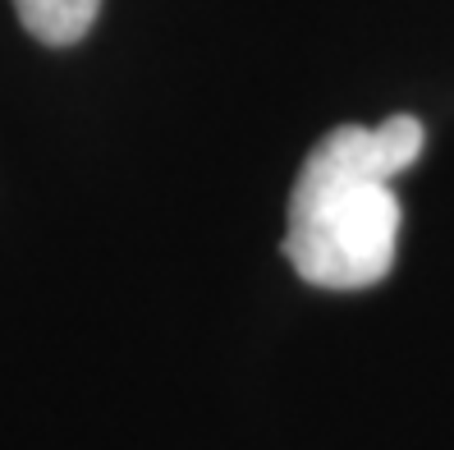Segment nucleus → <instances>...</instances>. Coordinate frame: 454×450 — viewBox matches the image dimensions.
I'll use <instances>...</instances> for the list:
<instances>
[{
    "label": "nucleus",
    "instance_id": "obj_1",
    "mask_svg": "<svg viewBox=\"0 0 454 450\" xmlns=\"http://www.w3.org/2000/svg\"><path fill=\"white\" fill-rule=\"evenodd\" d=\"M422 156V124L390 115L377 129L340 124L308 152L289 193L285 257L308 285L367 289L386 280L399 249V198L390 189Z\"/></svg>",
    "mask_w": 454,
    "mask_h": 450
},
{
    "label": "nucleus",
    "instance_id": "obj_2",
    "mask_svg": "<svg viewBox=\"0 0 454 450\" xmlns=\"http://www.w3.org/2000/svg\"><path fill=\"white\" fill-rule=\"evenodd\" d=\"M14 10L23 19V28H28L37 42L74 46L78 37H88L101 0H14Z\"/></svg>",
    "mask_w": 454,
    "mask_h": 450
}]
</instances>
